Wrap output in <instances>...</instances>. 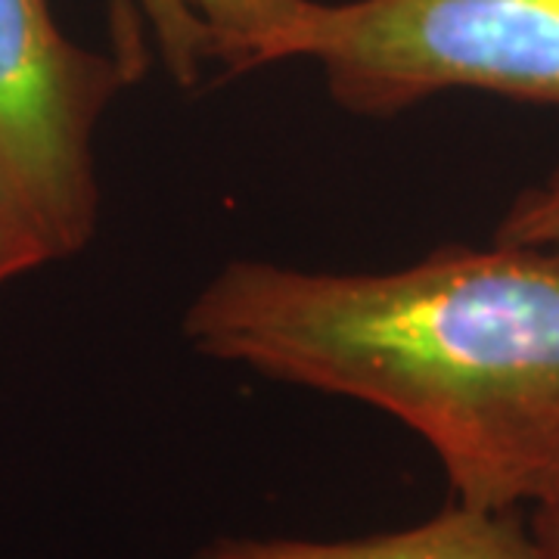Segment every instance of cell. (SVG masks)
Here are the masks:
<instances>
[{"mask_svg": "<svg viewBox=\"0 0 559 559\" xmlns=\"http://www.w3.org/2000/svg\"><path fill=\"white\" fill-rule=\"evenodd\" d=\"M44 252L22 221L0 200V286L44 264Z\"/></svg>", "mask_w": 559, "mask_h": 559, "instance_id": "obj_7", "label": "cell"}, {"mask_svg": "<svg viewBox=\"0 0 559 559\" xmlns=\"http://www.w3.org/2000/svg\"><path fill=\"white\" fill-rule=\"evenodd\" d=\"M197 559H540L510 510L457 503L432 520L348 540L218 538Z\"/></svg>", "mask_w": 559, "mask_h": 559, "instance_id": "obj_5", "label": "cell"}, {"mask_svg": "<svg viewBox=\"0 0 559 559\" xmlns=\"http://www.w3.org/2000/svg\"><path fill=\"white\" fill-rule=\"evenodd\" d=\"M323 0H116L119 57L134 75L143 35L180 87L218 69L242 75L271 62L308 60Z\"/></svg>", "mask_w": 559, "mask_h": 559, "instance_id": "obj_4", "label": "cell"}, {"mask_svg": "<svg viewBox=\"0 0 559 559\" xmlns=\"http://www.w3.org/2000/svg\"><path fill=\"white\" fill-rule=\"evenodd\" d=\"M532 520V540L538 547L540 559H559V481L535 503Z\"/></svg>", "mask_w": 559, "mask_h": 559, "instance_id": "obj_8", "label": "cell"}, {"mask_svg": "<svg viewBox=\"0 0 559 559\" xmlns=\"http://www.w3.org/2000/svg\"><path fill=\"white\" fill-rule=\"evenodd\" d=\"M183 336L392 414L466 507L538 503L559 481L557 255L457 246L377 274L234 259L187 305Z\"/></svg>", "mask_w": 559, "mask_h": 559, "instance_id": "obj_1", "label": "cell"}, {"mask_svg": "<svg viewBox=\"0 0 559 559\" xmlns=\"http://www.w3.org/2000/svg\"><path fill=\"white\" fill-rule=\"evenodd\" d=\"M495 242L538 249L559 259V168L510 205Z\"/></svg>", "mask_w": 559, "mask_h": 559, "instance_id": "obj_6", "label": "cell"}, {"mask_svg": "<svg viewBox=\"0 0 559 559\" xmlns=\"http://www.w3.org/2000/svg\"><path fill=\"white\" fill-rule=\"evenodd\" d=\"M311 60L358 116H395L444 91L559 106V0L323 3Z\"/></svg>", "mask_w": 559, "mask_h": 559, "instance_id": "obj_2", "label": "cell"}, {"mask_svg": "<svg viewBox=\"0 0 559 559\" xmlns=\"http://www.w3.org/2000/svg\"><path fill=\"white\" fill-rule=\"evenodd\" d=\"M131 81L119 57L66 38L50 0H0V200L47 261L97 234L94 140Z\"/></svg>", "mask_w": 559, "mask_h": 559, "instance_id": "obj_3", "label": "cell"}]
</instances>
